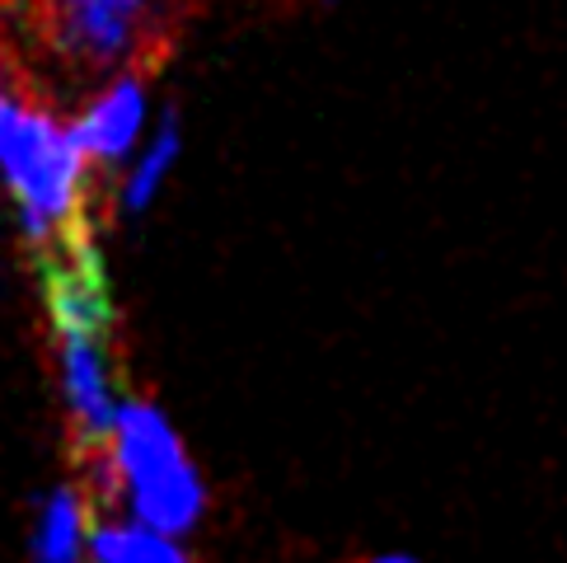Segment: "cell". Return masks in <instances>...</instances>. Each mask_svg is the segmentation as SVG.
I'll return each mask as SVG.
<instances>
[{"label": "cell", "mask_w": 567, "mask_h": 563, "mask_svg": "<svg viewBox=\"0 0 567 563\" xmlns=\"http://www.w3.org/2000/svg\"><path fill=\"white\" fill-rule=\"evenodd\" d=\"M85 502H123L132 526L155 535H188L207 516V484L184 451L165 409L151 399H123L109 437V451L80 465Z\"/></svg>", "instance_id": "1"}, {"label": "cell", "mask_w": 567, "mask_h": 563, "mask_svg": "<svg viewBox=\"0 0 567 563\" xmlns=\"http://www.w3.org/2000/svg\"><path fill=\"white\" fill-rule=\"evenodd\" d=\"M184 24V0H33V33L75 80L151 75Z\"/></svg>", "instance_id": "2"}, {"label": "cell", "mask_w": 567, "mask_h": 563, "mask_svg": "<svg viewBox=\"0 0 567 563\" xmlns=\"http://www.w3.org/2000/svg\"><path fill=\"white\" fill-rule=\"evenodd\" d=\"M0 170L10 178L33 254L90 239L85 160L48 109L6 90H0Z\"/></svg>", "instance_id": "3"}, {"label": "cell", "mask_w": 567, "mask_h": 563, "mask_svg": "<svg viewBox=\"0 0 567 563\" xmlns=\"http://www.w3.org/2000/svg\"><path fill=\"white\" fill-rule=\"evenodd\" d=\"M141 123H146V75L127 71L113 75L90 99L85 113L66 127V136L85 165H123L141 136Z\"/></svg>", "instance_id": "4"}, {"label": "cell", "mask_w": 567, "mask_h": 563, "mask_svg": "<svg viewBox=\"0 0 567 563\" xmlns=\"http://www.w3.org/2000/svg\"><path fill=\"white\" fill-rule=\"evenodd\" d=\"M33 563H85L90 554V502L80 484L52 489L33 521Z\"/></svg>", "instance_id": "5"}, {"label": "cell", "mask_w": 567, "mask_h": 563, "mask_svg": "<svg viewBox=\"0 0 567 563\" xmlns=\"http://www.w3.org/2000/svg\"><path fill=\"white\" fill-rule=\"evenodd\" d=\"M90 563H193L184 545L132 521H104L90 531Z\"/></svg>", "instance_id": "6"}, {"label": "cell", "mask_w": 567, "mask_h": 563, "mask_svg": "<svg viewBox=\"0 0 567 563\" xmlns=\"http://www.w3.org/2000/svg\"><path fill=\"white\" fill-rule=\"evenodd\" d=\"M178 141H184V136H178V113L165 109V117H159V127H155V141L146 146V155L136 160V170L127 174V184H123V197H117L123 216H141L155 203L159 184L169 178L174 160H178Z\"/></svg>", "instance_id": "7"}, {"label": "cell", "mask_w": 567, "mask_h": 563, "mask_svg": "<svg viewBox=\"0 0 567 563\" xmlns=\"http://www.w3.org/2000/svg\"><path fill=\"white\" fill-rule=\"evenodd\" d=\"M367 563H422V559H413V554H375Z\"/></svg>", "instance_id": "8"}, {"label": "cell", "mask_w": 567, "mask_h": 563, "mask_svg": "<svg viewBox=\"0 0 567 563\" xmlns=\"http://www.w3.org/2000/svg\"><path fill=\"white\" fill-rule=\"evenodd\" d=\"M0 6H24V0H0Z\"/></svg>", "instance_id": "9"}]
</instances>
